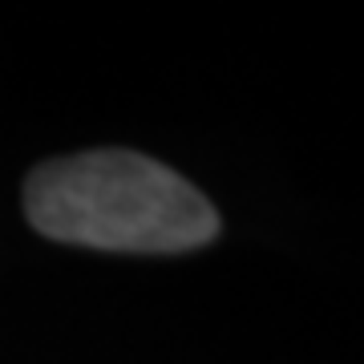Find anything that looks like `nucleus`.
Here are the masks:
<instances>
[{"instance_id": "nucleus-1", "label": "nucleus", "mask_w": 364, "mask_h": 364, "mask_svg": "<svg viewBox=\"0 0 364 364\" xmlns=\"http://www.w3.org/2000/svg\"><path fill=\"white\" fill-rule=\"evenodd\" d=\"M25 215L57 243L130 255H178L219 235L210 198L134 150L53 158L25 182Z\"/></svg>"}]
</instances>
